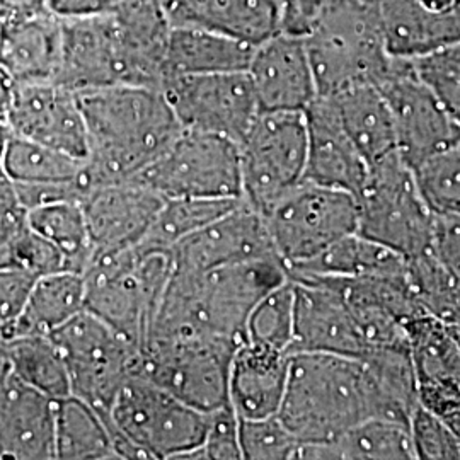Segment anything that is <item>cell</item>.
<instances>
[{
    "label": "cell",
    "mask_w": 460,
    "mask_h": 460,
    "mask_svg": "<svg viewBox=\"0 0 460 460\" xmlns=\"http://www.w3.org/2000/svg\"><path fill=\"white\" fill-rule=\"evenodd\" d=\"M287 279V268L277 258L207 271L172 268L146 343L174 336H203L243 345L247 319L256 304Z\"/></svg>",
    "instance_id": "6da1fadb"
},
{
    "label": "cell",
    "mask_w": 460,
    "mask_h": 460,
    "mask_svg": "<svg viewBox=\"0 0 460 460\" xmlns=\"http://www.w3.org/2000/svg\"><path fill=\"white\" fill-rule=\"evenodd\" d=\"M89 137L83 182L87 190L130 181L182 132L164 91L110 85L79 93Z\"/></svg>",
    "instance_id": "7a4b0ae2"
},
{
    "label": "cell",
    "mask_w": 460,
    "mask_h": 460,
    "mask_svg": "<svg viewBox=\"0 0 460 460\" xmlns=\"http://www.w3.org/2000/svg\"><path fill=\"white\" fill-rule=\"evenodd\" d=\"M279 421L300 444H326L374 418L362 358L332 353H290Z\"/></svg>",
    "instance_id": "3957f363"
},
{
    "label": "cell",
    "mask_w": 460,
    "mask_h": 460,
    "mask_svg": "<svg viewBox=\"0 0 460 460\" xmlns=\"http://www.w3.org/2000/svg\"><path fill=\"white\" fill-rule=\"evenodd\" d=\"M208 412L133 376L116 395L108 427L118 460H188L205 440Z\"/></svg>",
    "instance_id": "277c9868"
},
{
    "label": "cell",
    "mask_w": 460,
    "mask_h": 460,
    "mask_svg": "<svg viewBox=\"0 0 460 460\" xmlns=\"http://www.w3.org/2000/svg\"><path fill=\"white\" fill-rule=\"evenodd\" d=\"M171 273L172 260L165 251L96 252L84 271L85 311L142 348Z\"/></svg>",
    "instance_id": "5b68a950"
},
{
    "label": "cell",
    "mask_w": 460,
    "mask_h": 460,
    "mask_svg": "<svg viewBox=\"0 0 460 460\" xmlns=\"http://www.w3.org/2000/svg\"><path fill=\"white\" fill-rule=\"evenodd\" d=\"M304 41L317 96L377 85L394 58L385 49L374 0H341Z\"/></svg>",
    "instance_id": "8992f818"
},
{
    "label": "cell",
    "mask_w": 460,
    "mask_h": 460,
    "mask_svg": "<svg viewBox=\"0 0 460 460\" xmlns=\"http://www.w3.org/2000/svg\"><path fill=\"white\" fill-rule=\"evenodd\" d=\"M355 198L360 235L406 260L431 251L437 217L418 190L411 165L397 150L368 164L367 180Z\"/></svg>",
    "instance_id": "52a82bcc"
},
{
    "label": "cell",
    "mask_w": 460,
    "mask_h": 460,
    "mask_svg": "<svg viewBox=\"0 0 460 460\" xmlns=\"http://www.w3.org/2000/svg\"><path fill=\"white\" fill-rule=\"evenodd\" d=\"M70 380V393L106 420L121 387L138 374L140 348L87 311L49 334Z\"/></svg>",
    "instance_id": "ba28073f"
},
{
    "label": "cell",
    "mask_w": 460,
    "mask_h": 460,
    "mask_svg": "<svg viewBox=\"0 0 460 460\" xmlns=\"http://www.w3.org/2000/svg\"><path fill=\"white\" fill-rule=\"evenodd\" d=\"M263 217L279 261L292 268L357 232L358 205L348 191L302 181Z\"/></svg>",
    "instance_id": "9c48e42d"
},
{
    "label": "cell",
    "mask_w": 460,
    "mask_h": 460,
    "mask_svg": "<svg viewBox=\"0 0 460 460\" xmlns=\"http://www.w3.org/2000/svg\"><path fill=\"white\" fill-rule=\"evenodd\" d=\"M243 199L264 215L305 178L307 125L298 111H261L241 138Z\"/></svg>",
    "instance_id": "30bf717a"
},
{
    "label": "cell",
    "mask_w": 460,
    "mask_h": 460,
    "mask_svg": "<svg viewBox=\"0 0 460 460\" xmlns=\"http://www.w3.org/2000/svg\"><path fill=\"white\" fill-rule=\"evenodd\" d=\"M167 198H243L237 142L182 130L164 152L130 180Z\"/></svg>",
    "instance_id": "8fae6325"
},
{
    "label": "cell",
    "mask_w": 460,
    "mask_h": 460,
    "mask_svg": "<svg viewBox=\"0 0 460 460\" xmlns=\"http://www.w3.org/2000/svg\"><path fill=\"white\" fill-rule=\"evenodd\" d=\"M237 345L174 336L150 340L140 349L138 376L203 412L229 404V368Z\"/></svg>",
    "instance_id": "7c38bea8"
},
{
    "label": "cell",
    "mask_w": 460,
    "mask_h": 460,
    "mask_svg": "<svg viewBox=\"0 0 460 460\" xmlns=\"http://www.w3.org/2000/svg\"><path fill=\"white\" fill-rule=\"evenodd\" d=\"M163 91L182 130L214 133L237 144L261 113L246 70L172 75Z\"/></svg>",
    "instance_id": "4fadbf2b"
},
{
    "label": "cell",
    "mask_w": 460,
    "mask_h": 460,
    "mask_svg": "<svg viewBox=\"0 0 460 460\" xmlns=\"http://www.w3.org/2000/svg\"><path fill=\"white\" fill-rule=\"evenodd\" d=\"M377 87L393 115L395 148L411 167L459 142V123L416 75L411 58L394 57Z\"/></svg>",
    "instance_id": "5bb4252c"
},
{
    "label": "cell",
    "mask_w": 460,
    "mask_h": 460,
    "mask_svg": "<svg viewBox=\"0 0 460 460\" xmlns=\"http://www.w3.org/2000/svg\"><path fill=\"white\" fill-rule=\"evenodd\" d=\"M5 123L17 137L83 161L89 155V137L79 94L62 84H16Z\"/></svg>",
    "instance_id": "9a60e30c"
},
{
    "label": "cell",
    "mask_w": 460,
    "mask_h": 460,
    "mask_svg": "<svg viewBox=\"0 0 460 460\" xmlns=\"http://www.w3.org/2000/svg\"><path fill=\"white\" fill-rule=\"evenodd\" d=\"M294 285V340L290 353L363 357L367 345L334 279L288 277Z\"/></svg>",
    "instance_id": "2e32d148"
},
{
    "label": "cell",
    "mask_w": 460,
    "mask_h": 460,
    "mask_svg": "<svg viewBox=\"0 0 460 460\" xmlns=\"http://www.w3.org/2000/svg\"><path fill=\"white\" fill-rule=\"evenodd\" d=\"M55 83L74 93L130 85L115 14L62 19V55Z\"/></svg>",
    "instance_id": "e0dca14e"
},
{
    "label": "cell",
    "mask_w": 460,
    "mask_h": 460,
    "mask_svg": "<svg viewBox=\"0 0 460 460\" xmlns=\"http://www.w3.org/2000/svg\"><path fill=\"white\" fill-rule=\"evenodd\" d=\"M279 260L263 215L243 199L171 249L174 270L207 271L252 260Z\"/></svg>",
    "instance_id": "ac0fdd59"
},
{
    "label": "cell",
    "mask_w": 460,
    "mask_h": 460,
    "mask_svg": "<svg viewBox=\"0 0 460 460\" xmlns=\"http://www.w3.org/2000/svg\"><path fill=\"white\" fill-rule=\"evenodd\" d=\"M163 203L164 198L159 193L132 181L108 182L87 190L81 207L94 251L106 252L138 246Z\"/></svg>",
    "instance_id": "d6986e66"
},
{
    "label": "cell",
    "mask_w": 460,
    "mask_h": 460,
    "mask_svg": "<svg viewBox=\"0 0 460 460\" xmlns=\"http://www.w3.org/2000/svg\"><path fill=\"white\" fill-rule=\"evenodd\" d=\"M246 72L261 111L304 113L317 98L302 38L285 33L271 36L254 49Z\"/></svg>",
    "instance_id": "ffe728a7"
},
{
    "label": "cell",
    "mask_w": 460,
    "mask_h": 460,
    "mask_svg": "<svg viewBox=\"0 0 460 460\" xmlns=\"http://www.w3.org/2000/svg\"><path fill=\"white\" fill-rule=\"evenodd\" d=\"M385 49L416 58L460 41V0H374Z\"/></svg>",
    "instance_id": "44dd1931"
},
{
    "label": "cell",
    "mask_w": 460,
    "mask_h": 460,
    "mask_svg": "<svg viewBox=\"0 0 460 460\" xmlns=\"http://www.w3.org/2000/svg\"><path fill=\"white\" fill-rule=\"evenodd\" d=\"M307 125V165L304 181L336 188L357 197L368 163L345 132L332 101L317 96L304 111Z\"/></svg>",
    "instance_id": "7402d4cb"
},
{
    "label": "cell",
    "mask_w": 460,
    "mask_h": 460,
    "mask_svg": "<svg viewBox=\"0 0 460 460\" xmlns=\"http://www.w3.org/2000/svg\"><path fill=\"white\" fill-rule=\"evenodd\" d=\"M171 26L201 28L258 47L281 31L283 0H163Z\"/></svg>",
    "instance_id": "603a6c76"
},
{
    "label": "cell",
    "mask_w": 460,
    "mask_h": 460,
    "mask_svg": "<svg viewBox=\"0 0 460 460\" xmlns=\"http://www.w3.org/2000/svg\"><path fill=\"white\" fill-rule=\"evenodd\" d=\"M0 459H55V401L16 376L0 393Z\"/></svg>",
    "instance_id": "cb8c5ba5"
},
{
    "label": "cell",
    "mask_w": 460,
    "mask_h": 460,
    "mask_svg": "<svg viewBox=\"0 0 460 460\" xmlns=\"http://www.w3.org/2000/svg\"><path fill=\"white\" fill-rule=\"evenodd\" d=\"M62 55V19L49 11L9 16L0 28V66L14 84L55 81Z\"/></svg>",
    "instance_id": "d4e9b609"
},
{
    "label": "cell",
    "mask_w": 460,
    "mask_h": 460,
    "mask_svg": "<svg viewBox=\"0 0 460 460\" xmlns=\"http://www.w3.org/2000/svg\"><path fill=\"white\" fill-rule=\"evenodd\" d=\"M288 377V353L244 341L229 368V404L239 420L277 416Z\"/></svg>",
    "instance_id": "484cf974"
},
{
    "label": "cell",
    "mask_w": 460,
    "mask_h": 460,
    "mask_svg": "<svg viewBox=\"0 0 460 460\" xmlns=\"http://www.w3.org/2000/svg\"><path fill=\"white\" fill-rule=\"evenodd\" d=\"M360 358L370 382L374 418L410 427L412 411L420 404L410 345L372 348Z\"/></svg>",
    "instance_id": "4316f807"
},
{
    "label": "cell",
    "mask_w": 460,
    "mask_h": 460,
    "mask_svg": "<svg viewBox=\"0 0 460 460\" xmlns=\"http://www.w3.org/2000/svg\"><path fill=\"white\" fill-rule=\"evenodd\" d=\"M83 311H85L84 275L57 271L40 277L22 314L16 321L0 326V340L5 341L24 334H49Z\"/></svg>",
    "instance_id": "83f0119b"
},
{
    "label": "cell",
    "mask_w": 460,
    "mask_h": 460,
    "mask_svg": "<svg viewBox=\"0 0 460 460\" xmlns=\"http://www.w3.org/2000/svg\"><path fill=\"white\" fill-rule=\"evenodd\" d=\"M324 98L332 101L349 140L368 164L397 150L393 115L377 85L362 84Z\"/></svg>",
    "instance_id": "f1b7e54d"
},
{
    "label": "cell",
    "mask_w": 460,
    "mask_h": 460,
    "mask_svg": "<svg viewBox=\"0 0 460 460\" xmlns=\"http://www.w3.org/2000/svg\"><path fill=\"white\" fill-rule=\"evenodd\" d=\"M254 49L208 30L172 26L165 57L167 79L184 74L244 72Z\"/></svg>",
    "instance_id": "f546056e"
},
{
    "label": "cell",
    "mask_w": 460,
    "mask_h": 460,
    "mask_svg": "<svg viewBox=\"0 0 460 460\" xmlns=\"http://www.w3.org/2000/svg\"><path fill=\"white\" fill-rule=\"evenodd\" d=\"M402 271H406V258L358 232L336 241L313 260L287 268L288 277L321 279H367Z\"/></svg>",
    "instance_id": "4dcf8cb0"
},
{
    "label": "cell",
    "mask_w": 460,
    "mask_h": 460,
    "mask_svg": "<svg viewBox=\"0 0 460 460\" xmlns=\"http://www.w3.org/2000/svg\"><path fill=\"white\" fill-rule=\"evenodd\" d=\"M298 459L416 460L410 427L370 418L326 444H300Z\"/></svg>",
    "instance_id": "1f68e13d"
},
{
    "label": "cell",
    "mask_w": 460,
    "mask_h": 460,
    "mask_svg": "<svg viewBox=\"0 0 460 460\" xmlns=\"http://www.w3.org/2000/svg\"><path fill=\"white\" fill-rule=\"evenodd\" d=\"M55 459L118 460L108 420L75 395L55 401Z\"/></svg>",
    "instance_id": "d6a6232c"
},
{
    "label": "cell",
    "mask_w": 460,
    "mask_h": 460,
    "mask_svg": "<svg viewBox=\"0 0 460 460\" xmlns=\"http://www.w3.org/2000/svg\"><path fill=\"white\" fill-rule=\"evenodd\" d=\"M30 227L58 249L66 271L84 275L94 258V244L81 201H58L28 212Z\"/></svg>",
    "instance_id": "836d02e7"
},
{
    "label": "cell",
    "mask_w": 460,
    "mask_h": 460,
    "mask_svg": "<svg viewBox=\"0 0 460 460\" xmlns=\"http://www.w3.org/2000/svg\"><path fill=\"white\" fill-rule=\"evenodd\" d=\"M241 201L243 198H167L137 247L171 252L184 237L207 227Z\"/></svg>",
    "instance_id": "e575fe53"
},
{
    "label": "cell",
    "mask_w": 460,
    "mask_h": 460,
    "mask_svg": "<svg viewBox=\"0 0 460 460\" xmlns=\"http://www.w3.org/2000/svg\"><path fill=\"white\" fill-rule=\"evenodd\" d=\"M13 372L21 382L36 391L60 401L70 393L66 362L49 334H24L13 340H2Z\"/></svg>",
    "instance_id": "d590c367"
},
{
    "label": "cell",
    "mask_w": 460,
    "mask_h": 460,
    "mask_svg": "<svg viewBox=\"0 0 460 460\" xmlns=\"http://www.w3.org/2000/svg\"><path fill=\"white\" fill-rule=\"evenodd\" d=\"M85 161L11 133L2 172L13 182L83 181Z\"/></svg>",
    "instance_id": "8d00e7d4"
},
{
    "label": "cell",
    "mask_w": 460,
    "mask_h": 460,
    "mask_svg": "<svg viewBox=\"0 0 460 460\" xmlns=\"http://www.w3.org/2000/svg\"><path fill=\"white\" fill-rule=\"evenodd\" d=\"M418 384L438 378L460 380V348L448 326L423 314L406 324Z\"/></svg>",
    "instance_id": "74e56055"
},
{
    "label": "cell",
    "mask_w": 460,
    "mask_h": 460,
    "mask_svg": "<svg viewBox=\"0 0 460 460\" xmlns=\"http://www.w3.org/2000/svg\"><path fill=\"white\" fill-rule=\"evenodd\" d=\"M406 275L421 309L447 326L460 321V279L428 251L406 260Z\"/></svg>",
    "instance_id": "f35d334b"
},
{
    "label": "cell",
    "mask_w": 460,
    "mask_h": 460,
    "mask_svg": "<svg viewBox=\"0 0 460 460\" xmlns=\"http://www.w3.org/2000/svg\"><path fill=\"white\" fill-rule=\"evenodd\" d=\"M411 169L418 190L435 217H460V140Z\"/></svg>",
    "instance_id": "ab89813d"
},
{
    "label": "cell",
    "mask_w": 460,
    "mask_h": 460,
    "mask_svg": "<svg viewBox=\"0 0 460 460\" xmlns=\"http://www.w3.org/2000/svg\"><path fill=\"white\" fill-rule=\"evenodd\" d=\"M294 340V285L290 279L268 292L247 319L246 341L288 353Z\"/></svg>",
    "instance_id": "60d3db41"
},
{
    "label": "cell",
    "mask_w": 460,
    "mask_h": 460,
    "mask_svg": "<svg viewBox=\"0 0 460 460\" xmlns=\"http://www.w3.org/2000/svg\"><path fill=\"white\" fill-rule=\"evenodd\" d=\"M411 60L416 75L460 125V41Z\"/></svg>",
    "instance_id": "b9f144b4"
},
{
    "label": "cell",
    "mask_w": 460,
    "mask_h": 460,
    "mask_svg": "<svg viewBox=\"0 0 460 460\" xmlns=\"http://www.w3.org/2000/svg\"><path fill=\"white\" fill-rule=\"evenodd\" d=\"M239 444L243 459H298L300 442L279 421V416L261 420H241Z\"/></svg>",
    "instance_id": "7bdbcfd3"
},
{
    "label": "cell",
    "mask_w": 460,
    "mask_h": 460,
    "mask_svg": "<svg viewBox=\"0 0 460 460\" xmlns=\"http://www.w3.org/2000/svg\"><path fill=\"white\" fill-rule=\"evenodd\" d=\"M410 435L416 460H460V440L444 421L416 406L410 418Z\"/></svg>",
    "instance_id": "ee69618b"
},
{
    "label": "cell",
    "mask_w": 460,
    "mask_h": 460,
    "mask_svg": "<svg viewBox=\"0 0 460 460\" xmlns=\"http://www.w3.org/2000/svg\"><path fill=\"white\" fill-rule=\"evenodd\" d=\"M241 420L230 404L208 412V425L203 444L188 460H239L243 459L239 444Z\"/></svg>",
    "instance_id": "f6af8a7d"
},
{
    "label": "cell",
    "mask_w": 460,
    "mask_h": 460,
    "mask_svg": "<svg viewBox=\"0 0 460 460\" xmlns=\"http://www.w3.org/2000/svg\"><path fill=\"white\" fill-rule=\"evenodd\" d=\"M28 229V210L19 199L14 182L0 174V268L14 266V247Z\"/></svg>",
    "instance_id": "bcb514c9"
},
{
    "label": "cell",
    "mask_w": 460,
    "mask_h": 460,
    "mask_svg": "<svg viewBox=\"0 0 460 460\" xmlns=\"http://www.w3.org/2000/svg\"><path fill=\"white\" fill-rule=\"evenodd\" d=\"M14 266H21L36 277H45L57 271H66L58 249L31 227L26 230L14 247Z\"/></svg>",
    "instance_id": "7dc6e473"
},
{
    "label": "cell",
    "mask_w": 460,
    "mask_h": 460,
    "mask_svg": "<svg viewBox=\"0 0 460 460\" xmlns=\"http://www.w3.org/2000/svg\"><path fill=\"white\" fill-rule=\"evenodd\" d=\"M38 279L21 266L0 268V326L16 321L22 314Z\"/></svg>",
    "instance_id": "c3c4849f"
},
{
    "label": "cell",
    "mask_w": 460,
    "mask_h": 460,
    "mask_svg": "<svg viewBox=\"0 0 460 460\" xmlns=\"http://www.w3.org/2000/svg\"><path fill=\"white\" fill-rule=\"evenodd\" d=\"M341 0H283L281 31L305 40Z\"/></svg>",
    "instance_id": "681fc988"
},
{
    "label": "cell",
    "mask_w": 460,
    "mask_h": 460,
    "mask_svg": "<svg viewBox=\"0 0 460 460\" xmlns=\"http://www.w3.org/2000/svg\"><path fill=\"white\" fill-rule=\"evenodd\" d=\"M125 2L127 0H49V9L60 19H77L111 14Z\"/></svg>",
    "instance_id": "f907efd6"
},
{
    "label": "cell",
    "mask_w": 460,
    "mask_h": 460,
    "mask_svg": "<svg viewBox=\"0 0 460 460\" xmlns=\"http://www.w3.org/2000/svg\"><path fill=\"white\" fill-rule=\"evenodd\" d=\"M0 9L13 16H31L49 11V0H0Z\"/></svg>",
    "instance_id": "816d5d0a"
},
{
    "label": "cell",
    "mask_w": 460,
    "mask_h": 460,
    "mask_svg": "<svg viewBox=\"0 0 460 460\" xmlns=\"http://www.w3.org/2000/svg\"><path fill=\"white\" fill-rule=\"evenodd\" d=\"M16 84L9 77V74L0 66V116L5 118V113L11 106L13 94H14Z\"/></svg>",
    "instance_id": "f5cc1de1"
},
{
    "label": "cell",
    "mask_w": 460,
    "mask_h": 460,
    "mask_svg": "<svg viewBox=\"0 0 460 460\" xmlns=\"http://www.w3.org/2000/svg\"><path fill=\"white\" fill-rule=\"evenodd\" d=\"M9 138H11V130H9L7 123H5V118L0 116V174H4L2 172V163H4V154H5V147H7Z\"/></svg>",
    "instance_id": "db71d44e"
},
{
    "label": "cell",
    "mask_w": 460,
    "mask_h": 460,
    "mask_svg": "<svg viewBox=\"0 0 460 460\" xmlns=\"http://www.w3.org/2000/svg\"><path fill=\"white\" fill-rule=\"evenodd\" d=\"M448 331L452 332V336H454L456 343H457L460 348V321L459 323H456V324H450V326H448Z\"/></svg>",
    "instance_id": "11a10c76"
},
{
    "label": "cell",
    "mask_w": 460,
    "mask_h": 460,
    "mask_svg": "<svg viewBox=\"0 0 460 460\" xmlns=\"http://www.w3.org/2000/svg\"><path fill=\"white\" fill-rule=\"evenodd\" d=\"M7 16H9V14H7L4 9H0V28H2V22L5 21V17Z\"/></svg>",
    "instance_id": "9f6ffc18"
}]
</instances>
